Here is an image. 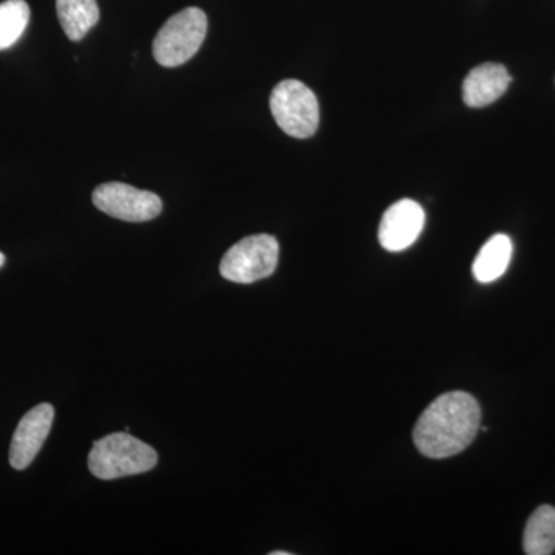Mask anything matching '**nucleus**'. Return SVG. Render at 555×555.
<instances>
[{
	"label": "nucleus",
	"instance_id": "4468645a",
	"mask_svg": "<svg viewBox=\"0 0 555 555\" xmlns=\"http://www.w3.org/2000/svg\"><path fill=\"white\" fill-rule=\"evenodd\" d=\"M7 258L5 255L0 251V268H3V264H5Z\"/></svg>",
	"mask_w": 555,
	"mask_h": 555
},
{
	"label": "nucleus",
	"instance_id": "20e7f679",
	"mask_svg": "<svg viewBox=\"0 0 555 555\" xmlns=\"http://www.w3.org/2000/svg\"><path fill=\"white\" fill-rule=\"evenodd\" d=\"M270 109L280 129L292 138L313 137L320 126V104L315 93L299 80L278 83L270 96Z\"/></svg>",
	"mask_w": 555,
	"mask_h": 555
},
{
	"label": "nucleus",
	"instance_id": "f8f14e48",
	"mask_svg": "<svg viewBox=\"0 0 555 555\" xmlns=\"http://www.w3.org/2000/svg\"><path fill=\"white\" fill-rule=\"evenodd\" d=\"M524 550L528 555H550L555 551V507H537L526 524Z\"/></svg>",
	"mask_w": 555,
	"mask_h": 555
},
{
	"label": "nucleus",
	"instance_id": "2eb2a0df",
	"mask_svg": "<svg viewBox=\"0 0 555 555\" xmlns=\"http://www.w3.org/2000/svg\"><path fill=\"white\" fill-rule=\"evenodd\" d=\"M270 555H291V553H286V551H275V553H270Z\"/></svg>",
	"mask_w": 555,
	"mask_h": 555
},
{
	"label": "nucleus",
	"instance_id": "423d86ee",
	"mask_svg": "<svg viewBox=\"0 0 555 555\" xmlns=\"http://www.w3.org/2000/svg\"><path fill=\"white\" fill-rule=\"evenodd\" d=\"M93 204L108 217L129 222L150 221L163 211V201L158 195L122 182H107L96 188Z\"/></svg>",
	"mask_w": 555,
	"mask_h": 555
},
{
	"label": "nucleus",
	"instance_id": "f03ea898",
	"mask_svg": "<svg viewBox=\"0 0 555 555\" xmlns=\"http://www.w3.org/2000/svg\"><path fill=\"white\" fill-rule=\"evenodd\" d=\"M158 463L155 449L127 433H116L94 441L89 469L101 480L137 476L152 470Z\"/></svg>",
	"mask_w": 555,
	"mask_h": 555
},
{
	"label": "nucleus",
	"instance_id": "f257e3e1",
	"mask_svg": "<svg viewBox=\"0 0 555 555\" xmlns=\"http://www.w3.org/2000/svg\"><path fill=\"white\" fill-rule=\"evenodd\" d=\"M481 409L470 393H443L427 406L414 429V443L429 459H448L465 451L480 430Z\"/></svg>",
	"mask_w": 555,
	"mask_h": 555
},
{
	"label": "nucleus",
	"instance_id": "39448f33",
	"mask_svg": "<svg viewBox=\"0 0 555 555\" xmlns=\"http://www.w3.org/2000/svg\"><path fill=\"white\" fill-rule=\"evenodd\" d=\"M280 244L270 235H254L230 247L221 259L219 272L225 280L250 284L275 272Z\"/></svg>",
	"mask_w": 555,
	"mask_h": 555
},
{
	"label": "nucleus",
	"instance_id": "9b49d317",
	"mask_svg": "<svg viewBox=\"0 0 555 555\" xmlns=\"http://www.w3.org/2000/svg\"><path fill=\"white\" fill-rule=\"evenodd\" d=\"M56 10L65 35L75 42L100 22L98 0H56Z\"/></svg>",
	"mask_w": 555,
	"mask_h": 555
},
{
	"label": "nucleus",
	"instance_id": "0eeeda50",
	"mask_svg": "<svg viewBox=\"0 0 555 555\" xmlns=\"http://www.w3.org/2000/svg\"><path fill=\"white\" fill-rule=\"evenodd\" d=\"M425 210L412 199H401L390 206L379 222L378 240L387 251H403L422 235Z\"/></svg>",
	"mask_w": 555,
	"mask_h": 555
},
{
	"label": "nucleus",
	"instance_id": "ddd939ff",
	"mask_svg": "<svg viewBox=\"0 0 555 555\" xmlns=\"http://www.w3.org/2000/svg\"><path fill=\"white\" fill-rule=\"evenodd\" d=\"M30 7L25 0H5L0 3V51L10 49L27 30Z\"/></svg>",
	"mask_w": 555,
	"mask_h": 555
},
{
	"label": "nucleus",
	"instance_id": "1a4fd4ad",
	"mask_svg": "<svg viewBox=\"0 0 555 555\" xmlns=\"http://www.w3.org/2000/svg\"><path fill=\"white\" fill-rule=\"evenodd\" d=\"M511 76L502 64H481L466 76L463 82V100L467 107L481 108L491 105L506 93Z\"/></svg>",
	"mask_w": 555,
	"mask_h": 555
},
{
	"label": "nucleus",
	"instance_id": "6e6552de",
	"mask_svg": "<svg viewBox=\"0 0 555 555\" xmlns=\"http://www.w3.org/2000/svg\"><path fill=\"white\" fill-rule=\"evenodd\" d=\"M54 408L49 403L38 404L24 415L16 427L10 447V465L17 470L27 469L49 437L53 426Z\"/></svg>",
	"mask_w": 555,
	"mask_h": 555
},
{
	"label": "nucleus",
	"instance_id": "7ed1b4c3",
	"mask_svg": "<svg viewBox=\"0 0 555 555\" xmlns=\"http://www.w3.org/2000/svg\"><path fill=\"white\" fill-rule=\"evenodd\" d=\"M207 35V16L190 7L171 16L153 40V56L163 67L173 68L192 60Z\"/></svg>",
	"mask_w": 555,
	"mask_h": 555
},
{
	"label": "nucleus",
	"instance_id": "9d476101",
	"mask_svg": "<svg viewBox=\"0 0 555 555\" xmlns=\"http://www.w3.org/2000/svg\"><path fill=\"white\" fill-rule=\"evenodd\" d=\"M513 258V241L509 236L499 233L492 236L478 251L474 261L473 273L478 283H492L505 275Z\"/></svg>",
	"mask_w": 555,
	"mask_h": 555
}]
</instances>
